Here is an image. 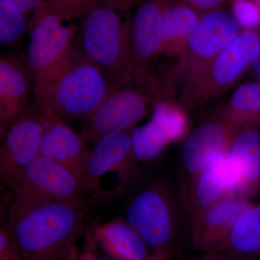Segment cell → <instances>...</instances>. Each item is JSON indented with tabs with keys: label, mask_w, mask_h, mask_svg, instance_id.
I'll use <instances>...</instances> for the list:
<instances>
[{
	"label": "cell",
	"mask_w": 260,
	"mask_h": 260,
	"mask_svg": "<svg viewBox=\"0 0 260 260\" xmlns=\"http://www.w3.org/2000/svg\"><path fill=\"white\" fill-rule=\"evenodd\" d=\"M160 95L155 78L113 87L86 119L83 138L95 142L112 132L129 131L153 109Z\"/></svg>",
	"instance_id": "cell-8"
},
{
	"label": "cell",
	"mask_w": 260,
	"mask_h": 260,
	"mask_svg": "<svg viewBox=\"0 0 260 260\" xmlns=\"http://www.w3.org/2000/svg\"><path fill=\"white\" fill-rule=\"evenodd\" d=\"M151 121L167 137L169 143L184 139L189 132V117L175 97L160 94L153 109Z\"/></svg>",
	"instance_id": "cell-23"
},
{
	"label": "cell",
	"mask_w": 260,
	"mask_h": 260,
	"mask_svg": "<svg viewBox=\"0 0 260 260\" xmlns=\"http://www.w3.org/2000/svg\"><path fill=\"white\" fill-rule=\"evenodd\" d=\"M253 204L242 194H229L195 217L187 228L191 253L218 252L238 220Z\"/></svg>",
	"instance_id": "cell-12"
},
{
	"label": "cell",
	"mask_w": 260,
	"mask_h": 260,
	"mask_svg": "<svg viewBox=\"0 0 260 260\" xmlns=\"http://www.w3.org/2000/svg\"><path fill=\"white\" fill-rule=\"evenodd\" d=\"M90 150L83 181L87 190L99 200L112 199L124 191L130 182L136 159L129 131L103 135Z\"/></svg>",
	"instance_id": "cell-7"
},
{
	"label": "cell",
	"mask_w": 260,
	"mask_h": 260,
	"mask_svg": "<svg viewBox=\"0 0 260 260\" xmlns=\"http://www.w3.org/2000/svg\"><path fill=\"white\" fill-rule=\"evenodd\" d=\"M99 1L122 12L126 11L135 5L141 3L140 0H99Z\"/></svg>",
	"instance_id": "cell-31"
},
{
	"label": "cell",
	"mask_w": 260,
	"mask_h": 260,
	"mask_svg": "<svg viewBox=\"0 0 260 260\" xmlns=\"http://www.w3.org/2000/svg\"><path fill=\"white\" fill-rule=\"evenodd\" d=\"M96 238L112 257L129 260H148L149 246L126 220H116L100 226Z\"/></svg>",
	"instance_id": "cell-20"
},
{
	"label": "cell",
	"mask_w": 260,
	"mask_h": 260,
	"mask_svg": "<svg viewBox=\"0 0 260 260\" xmlns=\"http://www.w3.org/2000/svg\"><path fill=\"white\" fill-rule=\"evenodd\" d=\"M217 253L234 260H260V203L243 214Z\"/></svg>",
	"instance_id": "cell-21"
},
{
	"label": "cell",
	"mask_w": 260,
	"mask_h": 260,
	"mask_svg": "<svg viewBox=\"0 0 260 260\" xmlns=\"http://www.w3.org/2000/svg\"><path fill=\"white\" fill-rule=\"evenodd\" d=\"M99 2V0H40L32 13H50L82 21Z\"/></svg>",
	"instance_id": "cell-26"
},
{
	"label": "cell",
	"mask_w": 260,
	"mask_h": 260,
	"mask_svg": "<svg viewBox=\"0 0 260 260\" xmlns=\"http://www.w3.org/2000/svg\"><path fill=\"white\" fill-rule=\"evenodd\" d=\"M119 11L99 2L82 20L79 41H75L112 88L131 83V23Z\"/></svg>",
	"instance_id": "cell-3"
},
{
	"label": "cell",
	"mask_w": 260,
	"mask_h": 260,
	"mask_svg": "<svg viewBox=\"0 0 260 260\" xmlns=\"http://www.w3.org/2000/svg\"><path fill=\"white\" fill-rule=\"evenodd\" d=\"M231 14L242 30L260 27V8L249 0H230Z\"/></svg>",
	"instance_id": "cell-27"
},
{
	"label": "cell",
	"mask_w": 260,
	"mask_h": 260,
	"mask_svg": "<svg viewBox=\"0 0 260 260\" xmlns=\"http://www.w3.org/2000/svg\"><path fill=\"white\" fill-rule=\"evenodd\" d=\"M259 50L260 27L242 30L178 103L192 110L227 93L249 70Z\"/></svg>",
	"instance_id": "cell-6"
},
{
	"label": "cell",
	"mask_w": 260,
	"mask_h": 260,
	"mask_svg": "<svg viewBox=\"0 0 260 260\" xmlns=\"http://www.w3.org/2000/svg\"><path fill=\"white\" fill-rule=\"evenodd\" d=\"M130 134L137 161L148 162L158 158L170 144L161 130L151 120L134 128Z\"/></svg>",
	"instance_id": "cell-24"
},
{
	"label": "cell",
	"mask_w": 260,
	"mask_h": 260,
	"mask_svg": "<svg viewBox=\"0 0 260 260\" xmlns=\"http://www.w3.org/2000/svg\"><path fill=\"white\" fill-rule=\"evenodd\" d=\"M13 5L25 15L32 13L37 8L40 0H0Z\"/></svg>",
	"instance_id": "cell-30"
},
{
	"label": "cell",
	"mask_w": 260,
	"mask_h": 260,
	"mask_svg": "<svg viewBox=\"0 0 260 260\" xmlns=\"http://www.w3.org/2000/svg\"><path fill=\"white\" fill-rule=\"evenodd\" d=\"M249 1L252 2L253 3L257 5L260 8V0H249Z\"/></svg>",
	"instance_id": "cell-36"
},
{
	"label": "cell",
	"mask_w": 260,
	"mask_h": 260,
	"mask_svg": "<svg viewBox=\"0 0 260 260\" xmlns=\"http://www.w3.org/2000/svg\"><path fill=\"white\" fill-rule=\"evenodd\" d=\"M181 260H234L224 254L219 253L211 254H200V253H191L189 256L183 258Z\"/></svg>",
	"instance_id": "cell-32"
},
{
	"label": "cell",
	"mask_w": 260,
	"mask_h": 260,
	"mask_svg": "<svg viewBox=\"0 0 260 260\" xmlns=\"http://www.w3.org/2000/svg\"><path fill=\"white\" fill-rule=\"evenodd\" d=\"M249 72L252 75L254 81L260 83V50L254 58V61L251 63Z\"/></svg>",
	"instance_id": "cell-33"
},
{
	"label": "cell",
	"mask_w": 260,
	"mask_h": 260,
	"mask_svg": "<svg viewBox=\"0 0 260 260\" xmlns=\"http://www.w3.org/2000/svg\"><path fill=\"white\" fill-rule=\"evenodd\" d=\"M222 116L238 127L260 126V83L239 85L224 108Z\"/></svg>",
	"instance_id": "cell-22"
},
{
	"label": "cell",
	"mask_w": 260,
	"mask_h": 260,
	"mask_svg": "<svg viewBox=\"0 0 260 260\" xmlns=\"http://www.w3.org/2000/svg\"><path fill=\"white\" fill-rule=\"evenodd\" d=\"M15 198L27 201H75L88 193L83 181L62 164L40 155L8 184Z\"/></svg>",
	"instance_id": "cell-9"
},
{
	"label": "cell",
	"mask_w": 260,
	"mask_h": 260,
	"mask_svg": "<svg viewBox=\"0 0 260 260\" xmlns=\"http://www.w3.org/2000/svg\"><path fill=\"white\" fill-rule=\"evenodd\" d=\"M242 31L230 12L223 8L202 15L184 52L168 75L166 91L177 100L182 96Z\"/></svg>",
	"instance_id": "cell-4"
},
{
	"label": "cell",
	"mask_w": 260,
	"mask_h": 260,
	"mask_svg": "<svg viewBox=\"0 0 260 260\" xmlns=\"http://www.w3.org/2000/svg\"><path fill=\"white\" fill-rule=\"evenodd\" d=\"M238 193H242V179L229 157V152L218 153L213 155L201 172L189 181L184 210L189 213L188 217L191 221L224 197L239 194Z\"/></svg>",
	"instance_id": "cell-14"
},
{
	"label": "cell",
	"mask_w": 260,
	"mask_h": 260,
	"mask_svg": "<svg viewBox=\"0 0 260 260\" xmlns=\"http://www.w3.org/2000/svg\"><path fill=\"white\" fill-rule=\"evenodd\" d=\"M75 21L50 13H32L26 64L34 80L54 69L69 55L78 32Z\"/></svg>",
	"instance_id": "cell-10"
},
{
	"label": "cell",
	"mask_w": 260,
	"mask_h": 260,
	"mask_svg": "<svg viewBox=\"0 0 260 260\" xmlns=\"http://www.w3.org/2000/svg\"><path fill=\"white\" fill-rule=\"evenodd\" d=\"M25 68L15 56L0 60V120L2 131L11 124L25 110L30 90Z\"/></svg>",
	"instance_id": "cell-17"
},
{
	"label": "cell",
	"mask_w": 260,
	"mask_h": 260,
	"mask_svg": "<svg viewBox=\"0 0 260 260\" xmlns=\"http://www.w3.org/2000/svg\"><path fill=\"white\" fill-rule=\"evenodd\" d=\"M167 0H144L131 23V82L155 78L153 66L162 54L164 13Z\"/></svg>",
	"instance_id": "cell-11"
},
{
	"label": "cell",
	"mask_w": 260,
	"mask_h": 260,
	"mask_svg": "<svg viewBox=\"0 0 260 260\" xmlns=\"http://www.w3.org/2000/svg\"><path fill=\"white\" fill-rule=\"evenodd\" d=\"M43 116L45 119V131L41 155L62 164L84 183V169L90 153L85 143L86 140L67 125L63 119L54 116Z\"/></svg>",
	"instance_id": "cell-16"
},
{
	"label": "cell",
	"mask_w": 260,
	"mask_h": 260,
	"mask_svg": "<svg viewBox=\"0 0 260 260\" xmlns=\"http://www.w3.org/2000/svg\"><path fill=\"white\" fill-rule=\"evenodd\" d=\"M25 15L13 5L0 1V43L5 47L17 44L28 30Z\"/></svg>",
	"instance_id": "cell-25"
},
{
	"label": "cell",
	"mask_w": 260,
	"mask_h": 260,
	"mask_svg": "<svg viewBox=\"0 0 260 260\" xmlns=\"http://www.w3.org/2000/svg\"><path fill=\"white\" fill-rule=\"evenodd\" d=\"M36 107L44 115L86 120L112 87L75 44L62 62L34 79Z\"/></svg>",
	"instance_id": "cell-2"
},
{
	"label": "cell",
	"mask_w": 260,
	"mask_h": 260,
	"mask_svg": "<svg viewBox=\"0 0 260 260\" xmlns=\"http://www.w3.org/2000/svg\"><path fill=\"white\" fill-rule=\"evenodd\" d=\"M0 260H23L15 233L9 223L0 229Z\"/></svg>",
	"instance_id": "cell-28"
},
{
	"label": "cell",
	"mask_w": 260,
	"mask_h": 260,
	"mask_svg": "<svg viewBox=\"0 0 260 260\" xmlns=\"http://www.w3.org/2000/svg\"><path fill=\"white\" fill-rule=\"evenodd\" d=\"M45 119L40 111L24 110L10 124L0 150L2 180L9 184L15 176L41 155Z\"/></svg>",
	"instance_id": "cell-13"
},
{
	"label": "cell",
	"mask_w": 260,
	"mask_h": 260,
	"mask_svg": "<svg viewBox=\"0 0 260 260\" xmlns=\"http://www.w3.org/2000/svg\"><path fill=\"white\" fill-rule=\"evenodd\" d=\"M200 17L201 15L185 0H167L164 13L162 54L179 58L184 52Z\"/></svg>",
	"instance_id": "cell-19"
},
{
	"label": "cell",
	"mask_w": 260,
	"mask_h": 260,
	"mask_svg": "<svg viewBox=\"0 0 260 260\" xmlns=\"http://www.w3.org/2000/svg\"><path fill=\"white\" fill-rule=\"evenodd\" d=\"M169 258L167 256L160 255V254H154L153 256H150L148 260H168Z\"/></svg>",
	"instance_id": "cell-35"
},
{
	"label": "cell",
	"mask_w": 260,
	"mask_h": 260,
	"mask_svg": "<svg viewBox=\"0 0 260 260\" xmlns=\"http://www.w3.org/2000/svg\"><path fill=\"white\" fill-rule=\"evenodd\" d=\"M185 1L202 15L208 12L220 9L225 3L230 2V0H185Z\"/></svg>",
	"instance_id": "cell-29"
},
{
	"label": "cell",
	"mask_w": 260,
	"mask_h": 260,
	"mask_svg": "<svg viewBox=\"0 0 260 260\" xmlns=\"http://www.w3.org/2000/svg\"><path fill=\"white\" fill-rule=\"evenodd\" d=\"M239 127L220 115L205 121L186 138L181 152V167L189 179L196 177L213 155L229 152Z\"/></svg>",
	"instance_id": "cell-15"
},
{
	"label": "cell",
	"mask_w": 260,
	"mask_h": 260,
	"mask_svg": "<svg viewBox=\"0 0 260 260\" xmlns=\"http://www.w3.org/2000/svg\"><path fill=\"white\" fill-rule=\"evenodd\" d=\"M81 260H129V259H119V258H115V257H111V258H99L95 257L93 255H90V254H88V255H85L83 256V259Z\"/></svg>",
	"instance_id": "cell-34"
},
{
	"label": "cell",
	"mask_w": 260,
	"mask_h": 260,
	"mask_svg": "<svg viewBox=\"0 0 260 260\" xmlns=\"http://www.w3.org/2000/svg\"><path fill=\"white\" fill-rule=\"evenodd\" d=\"M169 183L156 179L143 185L126 205V221L153 249L169 258L181 240L179 203Z\"/></svg>",
	"instance_id": "cell-5"
},
{
	"label": "cell",
	"mask_w": 260,
	"mask_h": 260,
	"mask_svg": "<svg viewBox=\"0 0 260 260\" xmlns=\"http://www.w3.org/2000/svg\"><path fill=\"white\" fill-rule=\"evenodd\" d=\"M85 199L27 201L14 198L8 210L23 260H70L88 210Z\"/></svg>",
	"instance_id": "cell-1"
},
{
	"label": "cell",
	"mask_w": 260,
	"mask_h": 260,
	"mask_svg": "<svg viewBox=\"0 0 260 260\" xmlns=\"http://www.w3.org/2000/svg\"><path fill=\"white\" fill-rule=\"evenodd\" d=\"M229 155L241 179L243 192L260 186V130L259 126L239 127L233 138Z\"/></svg>",
	"instance_id": "cell-18"
}]
</instances>
